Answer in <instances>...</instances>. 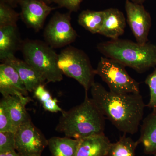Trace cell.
I'll use <instances>...</instances> for the list:
<instances>
[{
	"label": "cell",
	"instance_id": "6da1fadb",
	"mask_svg": "<svg viewBox=\"0 0 156 156\" xmlns=\"http://www.w3.org/2000/svg\"><path fill=\"white\" fill-rule=\"evenodd\" d=\"M90 89L96 106L118 130L126 134L137 132L146 107L140 94L115 93L95 82Z\"/></svg>",
	"mask_w": 156,
	"mask_h": 156
},
{
	"label": "cell",
	"instance_id": "7a4b0ae2",
	"mask_svg": "<svg viewBox=\"0 0 156 156\" xmlns=\"http://www.w3.org/2000/svg\"><path fill=\"white\" fill-rule=\"evenodd\" d=\"M61 113L56 130L66 136L81 140L104 134L105 117L88 94L83 103Z\"/></svg>",
	"mask_w": 156,
	"mask_h": 156
},
{
	"label": "cell",
	"instance_id": "3957f363",
	"mask_svg": "<svg viewBox=\"0 0 156 156\" xmlns=\"http://www.w3.org/2000/svg\"><path fill=\"white\" fill-rule=\"evenodd\" d=\"M97 48L107 58L140 73L156 66V45L149 42L142 45L130 40L118 39L101 42Z\"/></svg>",
	"mask_w": 156,
	"mask_h": 156
},
{
	"label": "cell",
	"instance_id": "277c9868",
	"mask_svg": "<svg viewBox=\"0 0 156 156\" xmlns=\"http://www.w3.org/2000/svg\"><path fill=\"white\" fill-rule=\"evenodd\" d=\"M20 50L24 60L31 66L47 83L60 82L63 74L58 66V56L46 42L27 39L22 42Z\"/></svg>",
	"mask_w": 156,
	"mask_h": 156
},
{
	"label": "cell",
	"instance_id": "5b68a950",
	"mask_svg": "<svg viewBox=\"0 0 156 156\" xmlns=\"http://www.w3.org/2000/svg\"><path fill=\"white\" fill-rule=\"evenodd\" d=\"M57 63L62 74L76 80L88 94L96 74L86 53L72 46L66 47L58 54Z\"/></svg>",
	"mask_w": 156,
	"mask_h": 156
},
{
	"label": "cell",
	"instance_id": "8992f818",
	"mask_svg": "<svg viewBox=\"0 0 156 156\" xmlns=\"http://www.w3.org/2000/svg\"><path fill=\"white\" fill-rule=\"evenodd\" d=\"M95 72L112 92L140 94L139 83L128 74L125 66L113 59L101 57Z\"/></svg>",
	"mask_w": 156,
	"mask_h": 156
},
{
	"label": "cell",
	"instance_id": "52a82bcc",
	"mask_svg": "<svg viewBox=\"0 0 156 156\" xmlns=\"http://www.w3.org/2000/svg\"><path fill=\"white\" fill-rule=\"evenodd\" d=\"M71 12H56L46 26L44 36L46 43L51 48H60L76 41L77 34L72 25Z\"/></svg>",
	"mask_w": 156,
	"mask_h": 156
},
{
	"label": "cell",
	"instance_id": "ba28073f",
	"mask_svg": "<svg viewBox=\"0 0 156 156\" xmlns=\"http://www.w3.org/2000/svg\"><path fill=\"white\" fill-rule=\"evenodd\" d=\"M15 149L22 156H41L48 140L31 120L17 128L15 133Z\"/></svg>",
	"mask_w": 156,
	"mask_h": 156
},
{
	"label": "cell",
	"instance_id": "9c48e42d",
	"mask_svg": "<svg viewBox=\"0 0 156 156\" xmlns=\"http://www.w3.org/2000/svg\"><path fill=\"white\" fill-rule=\"evenodd\" d=\"M125 9L127 21L136 42L140 44L148 42L149 33L152 24L150 14L142 4L126 0Z\"/></svg>",
	"mask_w": 156,
	"mask_h": 156
},
{
	"label": "cell",
	"instance_id": "30bf717a",
	"mask_svg": "<svg viewBox=\"0 0 156 156\" xmlns=\"http://www.w3.org/2000/svg\"><path fill=\"white\" fill-rule=\"evenodd\" d=\"M20 5L23 21L27 27L36 32L43 28L46 18L55 9L41 0H22Z\"/></svg>",
	"mask_w": 156,
	"mask_h": 156
},
{
	"label": "cell",
	"instance_id": "8fae6325",
	"mask_svg": "<svg viewBox=\"0 0 156 156\" xmlns=\"http://www.w3.org/2000/svg\"><path fill=\"white\" fill-rule=\"evenodd\" d=\"M0 92L3 96H28V92L16 70L10 65H0Z\"/></svg>",
	"mask_w": 156,
	"mask_h": 156
},
{
	"label": "cell",
	"instance_id": "7c38bea8",
	"mask_svg": "<svg viewBox=\"0 0 156 156\" xmlns=\"http://www.w3.org/2000/svg\"><path fill=\"white\" fill-rule=\"evenodd\" d=\"M1 62L10 65L16 70L28 92H34L39 85L46 81L31 66L15 56Z\"/></svg>",
	"mask_w": 156,
	"mask_h": 156
},
{
	"label": "cell",
	"instance_id": "4fadbf2b",
	"mask_svg": "<svg viewBox=\"0 0 156 156\" xmlns=\"http://www.w3.org/2000/svg\"><path fill=\"white\" fill-rule=\"evenodd\" d=\"M104 21L99 34L112 40H117L125 33L126 18L123 12L115 8L104 10Z\"/></svg>",
	"mask_w": 156,
	"mask_h": 156
},
{
	"label": "cell",
	"instance_id": "5bb4252c",
	"mask_svg": "<svg viewBox=\"0 0 156 156\" xmlns=\"http://www.w3.org/2000/svg\"><path fill=\"white\" fill-rule=\"evenodd\" d=\"M22 42L17 26L0 27L1 61L15 56V53L20 49Z\"/></svg>",
	"mask_w": 156,
	"mask_h": 156
},
{
	"label": "cell",
	"instance_id": "9a60e30c",
	"mask_svg": "<svg viewBox=\"0 0 156 156\" xmlns=\"http://www.w3.org/2000/svg\"><path fill=\"white\" fill-rule=\"evenodd\" d=\"M111 143L104 134L80 140L76 156H107Z\"/></svg>",
	"mask_w": 156,
	"mask_h": 156
},
{
	"label": "cell",
	"instance_id": "2e32d148",
	"mask_svg": "<svg viewBox=\"0 0 156 156\" xmlns=\"http://www.w3.org/2000/svg\"><path fill=\"white\" fill-rule=\"evenodd\" d=\"M6 106L9 113L12 123L17 128L22 124L30 121L26 106L32 101L30 98L27 96L20 97L15 95L3 96Z\"/></svg>",
	"mask_w": 156,
	"mask_h": 156
},
{
	"label": "cell",
	"instance_id": "e0dca14e",
	"mask_svg": "<svg viewBox=\"0 0 156 156\" xmlns=\"http://www.w3.org/2000/svg\"><path fill=\"white\" fill-rule=\"evenodd\" d=\"M142 144L144 153L147 155L156 154V112L146 117L141 126L140 135L137 140Z\"/></svg>",
	"mask_w": 156,
	"mask_h": 156
},
{
	"label": "cell",
	"instance_id": "ac0fdd59",
	"mask_svg": "<svg viewBox=\"0 0 156 156\" xmlns=\"http://www.w3.org/2000/svg\"><path fill=\"white\" fill-rule=\"evenodd\" d=\"M80 140L65 136H53L48 140L52 156H76Z\"/></svg>",
	"mask_w": 156,
	"mask_h": 156
},
{
	"label": "cell",
	"instance_id": "d6986e66",
	"mask_svg": "<svg viewBox=\"0 0 156 156\" xmlns=\"http://www.w3.org/2000/svg\"><path fill=\"white\" fill-rule=\"evenodd\" d=\"M105 19L104 11L85 10L79 14V25L92 34H99L103 26Z\"/></svg>",
	"mask_w": 156,
	"mask_h": 156
},
{
	"label": "cell",
	"instance_id": "ffe728a7",
	"mask_svg": "<svg viewBox=\"0 0 156 156\" xmlns=\"http://www.w3.org/2000/svg\"><path fill=\"white\" fill-rule=\"evenodd\" d=\"M139 144L129 136L124 135L115 143H111L107 156H135L136 147Z\"/></svg>",
	"mask_w": 156,
	"mask_h": 156
},
{
	"label": "cell",
	"instance_id": "44dd1931",
	"mask_svg": "<svg viewBox=\"0 0 156 156\" xmlns=\"http://www.w3.org/2000/svg\"><path fill=\"white\" fill-rule=\"evenodd\" d=\"M34 95L43 105L47 111L56 113L63 111L58 105V101L53 98L50 92L45 88L44 84H41L34 91Z\"/></svg>",
	"mask_w": 156,
	"mask_h": 156
},
{
	"label": "cell",
	"instance_id": "7402d4cb",
	"mask_svg": "<svg viewBox=\"0 0 156 156\" xmlns=\"http://www.w3.org/2000/svg\"><path fill=\"white\" fill-rule=\"evenodd\" d=\"M20 14L12 9L8 4L1 1L0 3V27L17 26Z\"/></svg>",
	"mask_w": 156,
	"mask_h": 156
},
{
	"label": "cell",
	"instance_id": "603a6c76",
	"mask_svg": "<svg viewBox=\"0 0 156 156\" xmlns=\"http://www.w3.org/2000/svg\"><path fill=\"white\" fill-rule=\"evenodd\" d=\"M17 129L12 123L5 101L2 98L0 101V131L15 133Z\"/></svg>",
	"mask_w": 156,
	"mask_h": 156
},
{
	"label": "cell",
	"instance_id": "cb8c5ba5",
	"mask_svg": "<svg viewBox=\"0 0 156 156\" xmlns=\"http://www.w3.org/2000/svg\"><path fill=\"white\" fill-rule=\"evenodd\" d=\"M16 151L15 133L0 131V154Z\"/></svg>",
	"mask_w": 156,
	"mask_h": 156
},
{
	"label": "cell",
	"instance_id": "d4e9b609",
	"mask_svg": "<svg viewBox=\"0 0 156 156\" xmlns=\"http://www.w3.org/2000/svg\"><path fill=\"white\" fill-rule=\"evenodd\" d=\"M145 83L150 90V100L146 107L156 112V68L146 79Z\"/></svg>",
	"mask_w": 156,
	"mask_h": 156
},
{
	"label": "cell",
	"instance_id": "484cf974",
	"mask_svg": "<svg viewBox=\"0 0 156 156\" xmlns=\"http://www.w3.org/2000/svg\"><path fill=\"white\" fill-rule=\"evenodd\" d=\"M82 0H54L53 2L56 3L61 8H65L69 11H76L80 8Z\"/></svg>",
	"mask_w": 156,
	"mask_h": 156
},
{
	"label": "cell",
	"instance_id": "4316f807",
	"mask_svg": "<svg viewBox=\"0 0 156 156\" xmlns=\"http://www.w3.org/2000/svg\"><path fill=\"white\" fill-rule=\"evenodd\" d=\"M21 1L22 0H1V1L8 4L12 7H15L18 4H20Z\"/></svg>",
	"mask_w": 156,
	"mask_h": 156
},
{
	"label": "cell",
	"instance_id": "83f0119b",
	"mask_svg": "<svg viewBox=\"0 0 156 156\" xmlns=\"http://www.w3.org/2000/svg\"><path fill=\"white\" fill-rule=\"evenodd\" d=\"M16 151L0 154V156H22Z\"/></svg>",
	"mask_w": 156,
	"mask_h": 156
},
{
	"label": "cell",
	"instance_id": "f1b7e54d",
	"mask_svg": "<svg viewBox=\"0 0 156 156\" xmlns=\"http://www.w3.org/2000/svg\"><path fill=\"white\" fill-rule=\"evenodd\" d=\"M133 2L136 3V4H143L146 0H131Z\"/></svg>",
	"mask_w": 156,
	"mask_h": 156
},
{
	"label": "cell",
	"instance_id": "f546056e",
	"mask_svg": "<svg viewBox=\"0 0 156 156\" xmlns=\"http://www.w3.org/2000/svg\"><path fill=\"white\" fill-rule=\"evenodd\" d=\"M41 1L44 2L45 3H46L48 5H49V4H51V3L53 2L54 0H41Z\"/></svg>",
	"mask_w": 156,
	"mask_h": 156
},
{
	"label": "cell",
	"instance_id": "4dcf8cb0",
	"mask_svg": "<svg viewBox=\"0 0 156 156\" xmlns=\"http://www.w3.org/2000/svg\"><path fill=\"white\" fill-rule=\"evenodd\" d=\"M154 156H156V154L155 155H154Z\"/></svg>",
	"mask_w": 156,
	"mask_h": 156
}]
</instances>
